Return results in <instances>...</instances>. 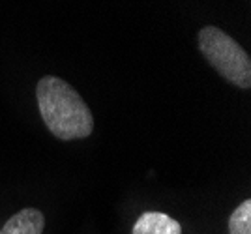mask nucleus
<instances>
[{"instance_id":"nucleus-1","label":"nucleus","mask_w":251,"mask_h":234,"mask_svg":"<svg viewBox=\"0 0 251 234\" xmlns=\"http://www.w3.org/2000/svg\"><path fill=\"white\" fill-rule=\"evenodd\" d=\"M38 107L45 126L60 140L88 137L94 129V117L84 99L66 81L47 75L36 86Z\"/></svg>"},{"instance_id":"nucleus-2","label":"nucleus","mask_w":251,"mask_h":234,"mask_svg":"<svg viewBox=\"0 0 251 234\" xmlns=\"http://www.w3.org/2000/svg\"><path fill=\"white\" fill-rule=\"evenodd\" d=\"M199 49L221 77L240 88L251 86V60L248 53L229 34L218 26H204L199 32Z\"/></svg>"},{"instance_id":"nucleus-3","label":"nucleus","mask_w":251,"mask_h":234,"mask_svg":"<svg viewBox=\"0 0 251 234\" xmlns=\"http://www.w3.org/2000/svg\"><path fill=\"white\" fill-rule=\"evenodd\" d=\"M45 217L38 208H23L21 212L13 213L0 234H43Z\"/></svg>"},{"instance_id":"nucleus-4","label":"nucleus","mask_w":251,"mask_h":234,"mask_svg":"<svg viewBox=\"0 0 251 234\" xmlns=\"http://www.w3.org/2000/svg\"><path fill=\"white\" fill-rule=\"evenodd\" d=\"M131 234H182V227L167 213L145 212L139 215Z\"/></svg>"},{"instance_id":"nucleus-5","label":"nucleus","mask_w":251,"mask_h":234,"mask_svg":"<svg viewBox=\"0 0 251 234\" xmlns=\"http://www.w3.org/2000/svg\"><path fill=\"white\" fill-rule=\"evenodd\" d=\"M230 234H251V201L246 199L229 217Z\"/></svg>"}]
</instances>
